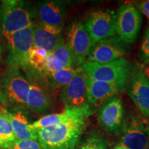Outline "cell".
I'll return each mask as SVG.
<instances>
[{
    "label": "cell",
    "mask_w": 149,
    "mask_h": 149,
    "mask_svg": "<svg viewBox=\"0 0 149 149\" xmlns=\"http://www.w3.org/2000/svg\"><path fill=\"white\" fill-rule=\"evenodd\" d=\"M120 144L129 149H147V132L144 124L139 120L132 117Z\"/></svg>",
    "instance_id": "cell-16"
},
{
    "label": "cell",
    "mask_w": 149,
    "mask_h": 149,
    "mask_svg": "<svg viewBox=\"0 0 149 149\" xmlns=\"http://www.w3.org/2000/svg\"><path fill=\"white\" fill-rule=\"evenodd\" d=\"M146 132H147V141H148L147 149H149V124L146 127Z\"/></svg>",
    "instance_id": "cell-30"
},
{
    "label": "cell",
    "mask_w": 149,
    "mask_h": 149,
    "mask_svg": "<svg viewBox=\"0 0 149 149\" xmlns=\"http://www.w3.org/2000/svg\"><path fill=\"white\" fill-rule=\"evenodd\" d=\"M115 17L111 10H97L89 15L84 26L93 44L116 35Z\"/></svg>",
    "instance_id": "cell-8"
},
{
    "label": "cell",
    "mask_w": 149,
    "mask_h": 149,
    "mask_svg": "<svg viewBox=\"0 0 149 149\" xmlns=\"http://www.w3.org/2000/svg\"><path fill=\"white\" fill-rule=\"evenodd\" d=\"M66 13V6L62 1L48 0L38 3L37 14L42 24L62 27Z\"/></svg>",
    "instance_id": "cell-15"
},
{
    "label": "cell",
    "mask_w": 149,
    "mask_h": 149,
    "mask_svg": "<svg viewBox=\"0 0 149 149\" xmlns=\"http://www.w3.org/2000/svg\"><path fill=\"white\" fill-rule=\"evenodd\" d=\"M64 68V65L56 58L53 53H48L44 63V70L43 74L48 72L57 71Z\"/></svg>",
    "instance_id": "cell-25"
},
{
    "label": "cell",
    "mask_w": 149,
    "mask_h": 149,
    "mask_svg": "<svg viewBox=\"0 0 149 149\" xmlns=\"http://www.w3.org/2000/svg\"><path fill=\"white\" fill-rule=\"evenodd\" d=\"M15 141L9 112L0 107V148L8 149Z\"/></svg>",
    "instance_id": "cell-20"
},
{
    "label": "cell",
    "mask_w": 149,
    "mask_h": 149,
    "mask_svg": "<svg viewBox=\"0 0 149 149\" xmlns=\"http://www.w3.org/2000/svg\"><path fill=\"white\" fill-rule=\"evenodd\" d=\"M89 116L81 115L57 125L35 130L42 149L75 148Z\"/></svg>",
    "instance_id": "cell-1"
},
{
    "label": "cell",
    "mask_w": 149,
    "mask_h": 149,
    "mask_svg": "<svg viewBox=\"0 0 149 149\" xmlns=\"http://www.w3.org/2000/svg\"><path fill=\"white\" fill-rule=\"evenodd\" d=\"M48 52L42 48H32L29 54L28 64L35 70L43 74L44 70V63Z\"/></svg>",
    "instance_id": "cell-23"
},
{
    "label": "cell",
    "mask_w": 149,
    "mask_h": 149,
    "mask_svg": "<svg viewBox=\"0 0 149 149\" xmlns=\"http://www.w3.org/2000/svg\"><path fill=\"white\" fill-rule=\"evenodd\" d=\"M66 44L73 55L77 65L85 62L93 43L81 22H72L67 29Z\"/></svg>",
    "instance_id": "cell-9"
},
{
    "label": "cell",
    "mask_w": 149,
    "mask_h": 149,
    "mask_svg": "<svg viewBox=\"0 0 149 149\" xmlns=\"http://www.w3.org/2000/svg\"><path fill=\"white\" fill-rule=\"evenodd\" d=\"M139 58L141 61L149 59V25L145 32L139 49Z\"/></svg>",
    "instance_id": "cell-27"
},
{
    "label": "cell",
    "mask_w": 149,
    "mask_h": 149,
    "mask_svg": "<svg viewBox=\"0 0 149 149\" xmlns=\"http://www.w3.org/2000/svg\"><path fill=\"white\" fill-rule=\"evenodd\" d=\"M52 53L64 65L65 68H74V66L77 65L70 48L66 42H64V40L56 46Z\"/></svg>",
    "instance_id": "cell-22"
},
{
    "label": "cell",
    "mask_w": 149,
    "mask_h": 149,
    "mask_svg": "<svg viewBox=\"0 0 149 149\" xmlns=\"http://www.w3.org/2000/svg\"><path fill=\"white\" fill-rule=\"evenodd\" d=\"M1 46H0V59H1Z\"/></svg>",
    "instance_id": "cell-33"
},
{
    "label": "cell",
    "mask_w": 149,
    "mask_h": 149,
    "mask_svg": "<svg viewBox=\"0 0 149 149\" xmlns=\"http://www.w3.org/2000/svg\"><path fill=\"white\" fill-rule=\"evenodd\" d=\"M49 96L42 86L36 81H29L26 106L31 111L42 113L48 110L50 107Z\"/></svg>",
    "instance_id": "cell-19"
},
{
    "label": "cell",
    "mask_w": 149,
    "mask_h": 149,
    "mask_svg": "<svg viewBox=\"0 0 149 149\" xmlns=\"http://www.w3.org/2000/svg\"><path fill=\"white\" fill-rule=\"evenodd\" d=\"M137 8L138 9L139 12L144 14L146 17L149 19V0L141 1L137 5Z\"/></svg>",
    "instance_id": "cell-29"
},
{
    "label": "cell",
    "mask_w": 149,
    "mask_h": 149,
    "mask_svg": "<svg viewBox=\"0 0 149 149\" xmlns=\"http://www.w3.org/2000/svg\"><path fill=\"white\" fill-rule=\"evenodd\" d=\"M103 149H105V148H103Z\"/></svg>",
    "instance_id": "cell-34"
},
{
    "label": "cell",
    "mask_w": 149,
    "mask_h": 149,
    "mask_svg": "<svg viewBox=\"0 0 149 149\" xmlns=\"http://www.w3.org/2000/svg\"><path fill=\"white\" fill-rule=\"evenodd\" d=\"M128 95L142 115L149 120V81L136 66L128 79Z\"/></svg>",
    "instance_id": "cell-11"
},
{
    "label": "cell",
    "mask_w": 149,
    "mask_h": 149,
    "mask_svg": "<svg viewBox=\"0 0 149 149\" xmlns=\"http://www.w3.org/2000/svg\"><path fill=\"white\" fill-rule=\"evenodd\" d=\"M124 107L120 98L113 97L100 107L97 120L104 129L111 133H119L124 126Z\"/></svg>",
    "instance_id": "cell-10"
},
{
    "label": "cell",
    "mask_w": 149,
    "mask_h": 149,
    "mask_svg": "<svg viewBox=\"0 0 149 149\" xmlns=\"http://www.w3.org/2000/svg\"><path fill=\"white\" fill-rule=\"evenodd\" d=\"M29 90V81L19 69L8 67L0 74V102L7 110L26 106Z\"/></svg>",
    "instance_id": "cell-2"
},
{
    "label": "cell",
    "mask_w": 149,
    "mask_h": 149,
    "mask_svg": "<svg viewBox=\"0 0 149 149\" xmlns=\"http://www.w3.org/2000/svg\"><path fill=\"white\" fill-rule=\"evenodd\" d=\"M128 52V44L114 36L94 43L85 61L106 64L123 58Z\"/></svg>",
    "instance_id": "cell-7"
},
{
    "label": "cell",
    "mask_w": 149,
    "mask_h": 149,
    "mask_svg": "<svg viewBox=\"0 0 149 149\" xmlns=\"http://www.w3.org/2000/svg\"><path fill=\"white\" fill-rule=\"evenodd\" d=\"M114 149H129V148H126V147H125V146H122V145H120V144H119L115 147Z\"/></svg>",
    "instance_id": "cell-31"
},
{
    "label": "cell",
    "mask_w": 149,
    "mask_h": 149,
    "mask_svg": "<svg viewBox=\"0 0 149 149\" xmlns=\"http://www.w3.org/2000/svg\"><path fill=\"white\" fill-rule=\"evenodd\" d=\"M137 66L149 81V59L141 61Z\"/></svg>",
    "instance_id": "cell-28"
},
{
    "label": "cell",
    "mask_w": 149,
    "mask_h": 149,
    "mask_svg": "<svg viewBox=\"0 0 149 149\" xmlns=\"http://www.w3.org/2000/svg\"><path fill=\"white\" fill-rule=\"evenodd\" d=\"M33 25L31 12L24 5L23 1H1V31L6 40L14 33Z\"/></svg>",
    "instance_id": "cell-4"
},
{
    "label": "cell",
    "mask_w": 149,
    "mask_h": 149,
    "mask_svg": "<svg viewBox=\"0 0 149 149\" xmlns=\"http://www.w3.org/2000/svg\"><path fill=\"white\" fill-rule=\"evenodd\" d=\"M1 8H0V31H1Z\"/></svg>",
    "instance_id": "cell-32"
},
{
    "label": "cell",
    "mask_w": 149,
    "mask_h": 149,
    "mask_svg": "<svg viewBox=\"0 0 149 149\" xmlns=\"http://www.w3.org/2000/svg\"><path fill=\"white\" fill-rule=\"evenodd\" d=\"M16 141L33 139L37 140L36 130L31 127L26 115L22 109L8 110Z\"/></svg>",
    "instance_id": "cell-18"
},
{
    "label": "cell",
    "mask_w": 149,
    "mask_h": 149,
    "mask_svg": "<svg viewBox=\"0 0 149 149\" xmlns=\"http://www.w3.org/2000/svg\"><path fill=\"white\" fill-rule=\"evenodd\" d=\"M33 25L18 31L7 39L8 43V67L25 68L29 65V54L33 47Z\"/></svg>",
    "instance_id": "cell-5"
},
{
    "label": "cell",
    "mask_w": 149,
    "mask_h": 149,
    "mask_svg": "<svg viewBox=\"0 0 149 149\" xmlns=\"http://www.w3.org/2000/svg\"><path fill=\"white\" fill-rule=\"evenodd\" d=\"M81 70V68H64L57 71L44 74L50 83L55 87L65 86L70 82L74 76Z\"/></svg>",
    "instance_id": "cell-21"
},
{
    "label": "cell",
    "mask_w": 149,
    "mask_h": 149,
    "mask_svg": "<svg viewBox=\"0 0 149 149\" xmlns=\"http://www.w3.org/2000/svg\"><path fill=\"white\" fill-rule=\"evenodd\" d=\"M93 111L88 104L79 108H66V109L61 113L47 115L41 117L36 122L31 124V127L35 130L50 127L66 122L73 117L84 115H91Z\"/></svg>",
    "instance_id": "cell-17"
},
{
    "label": "cell",
    "mask_w": 149,
    "mask_h": 149,
    "mask_svg": "<svg viewBox=\"0 0 149 149\" xmlns=\"http://www.w3.org/2000/svg\"><path fill=\"white\" fill-rule=\"evenodd\" d=\"M81 70L91 79L125 86L132 69L130 63L126 59L121 58L106 64L85 61L81 65Z\"/></svg>",
    "instance_id": "cell-3"
},
{
    "label": "cell",
    "mask_w": 149,
    "mask_h": 149,
    "mask_svg": "<svg viewBox=\"0 0 149 149\" xmlns=\"http://www.w3.org/2000/svg\"><path fill=\"white\" fill-rule=\"evenodd\" d=\"M8 149H42L37 140L26 139L16 141Z\"/></svg>",
    "instance_id": "cell-26"
},
{
    "label": "cell",
    "mask_w": 149,
    "mask_h": 149,
    "mask_svg": "<svg viewBox=\"0 0 149 149\" xmlns=\"http://www.w3.org/2000/svg\"><path fill=\"white\" fill-rule=\"evenodd\" d=\"M115 15L116 34L126 44H133L137 40L142 23L141 13L132 3H125L118 8Z\"/></svg>",
    "instance_id": "cell-6"
},
{
    "label": "cell",
    "mask_w": 149,
    "mask_h": 149,
    "mask_svg": "<svg viewBox=\"0 0 149 149\" xmlns=\"http://www.w3.org/2000/svg\"><path fill=\"white\" fill-rule=\"evenodd\" d=\"M86 100L89 106L100 107L110 98L115 97L124 88V86L116 83L97 81L84 74Z\"/></svg>",
    "instance_id": "cell-12"
},
{
    "label": "cell",
    "mask_w": 149,
    "mask_h": 149,
    "mask_svg": "<svg viewBox=\"0 0 149 149\" xmlns=\"http://www.w3.org/2000/svg\"><path fill=\"white\" fill-rule=\"evenodd\" d=\"M59 97L68 109L82 107L88 104L85 77L82 70L74 76L68 84L64 86Z\"/></svg>",
    "instance_id": "cell-13"
},
{
    "label": "cell",
    "mask_w": 149,
    "mask_h": 149,
    "mask_svg": "<svg viewBox=\"0 0 149 149\" xmlns=\"http://www.w3.org/2000/svg\"><path fill=\"white\" fill-rule=\"evenodd\" d=\"M63 28L39 24L33 25V46L42 48L48 53H52L63 38Z\"/></svg>",
    "instance_id": "cell-14"
},
{
    "label": "cell",
    "mask_w": 149,
    "mask_h": 149,
    "mask_svg": "<svg viewBox=\"0 0 149 149\" xmlns=\"http://www.w3.org/2000/svg\"><path fill=\"white\" fill-rule=\"evenodd\" d=\"M105 146V141L102 137L93 135L87 137L77 149H103Z\"/></svg>",
    "instance_id": "cell-24"
}]
</instances>
